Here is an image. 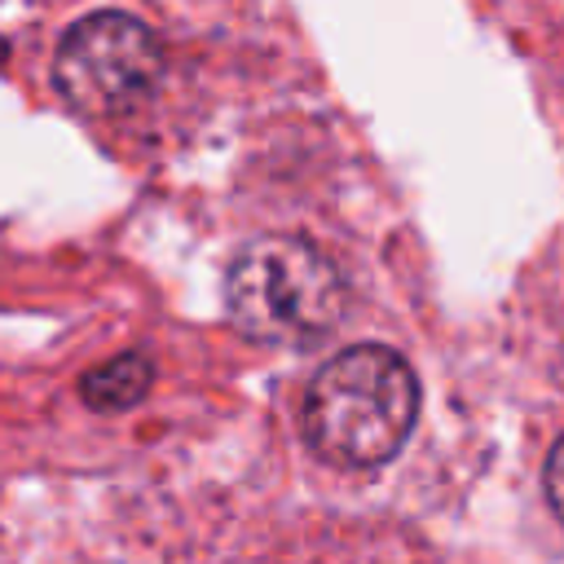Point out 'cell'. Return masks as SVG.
<instances>
[{
  "label": "cell",
  "instance_id": "1",
  "mask_svg": "<svg viewBox=\"0 0 564 564\" xmlns=\"http://www.w3.org/2000/svg\"><path fill=\"white\" fill-rule=\"evenodd\" d=\"M419 419V379L388 344L335 352L308 383L300 427L308 449L344 471H366L401 454Z\"/></svg>",
  "mask_w": 564,
  "mask_h": 564
},
{
  "label": "cell",
  "instance_id": "5",
  "mask_svg": "<svg viewBox=\"0 0 564 564\" xmlns=\"http://www.w3.org/2000/svg\"><path fill=\"white\" fill-rule=\"evenodd\" d=\"M542 489H546V502H551V511L564 520V436H560V441L551 445V454H546Z\"/></svg>",
  "mask_w": 564,
  "mask_h": 564
},
{
  "label": "cell",
  "instance_id": "2",
  "mask_svg": "<svg viewBox=\"0 0 564 564\" xmlns=\"http://www.w3.org/2000/svg\"><path fill=\"white\" fill-rule=\"evenodd\" d=\"M339 269L295 234L242 242L225 269V313L256 344L308 348L344 317Z\"/></svg>",
  "mask_w": 564,
  "mask_h": 564
},
{
  "label": "cell",
  "instance_id": "3",
  "mask_svg": "<svg viewBox=\"0 0 564 564\" xmlns=\"http://www.w3.org/2000/svg\"><path fill=\"white\" fill-rule=\"evenodd\" d=\"M163 70L159 35L119 9L79 18L53 53V88L79 115L110 119L150 97Z\"/></svg>",
  "mask_w": 564,
  "mask_h": 564
},
{
  "label": "cell",
  "instance_id": "4",
  "mask_svg": "<svg viewBox=\"0 0 564 564\" xmlns=\"http://www.w3.org/2000/svg\"><path fill=\"white\" fill-rule=\"evenodd\" d=\"M150 383H154L150 357H141V352H119V357L93 366V370L79 379V397H84L93 410H101V414H119V410H132L137 401H145Z\"/></svg>",
  "mask_w": 564,
  "mask_h": 564
}]
</instances>
